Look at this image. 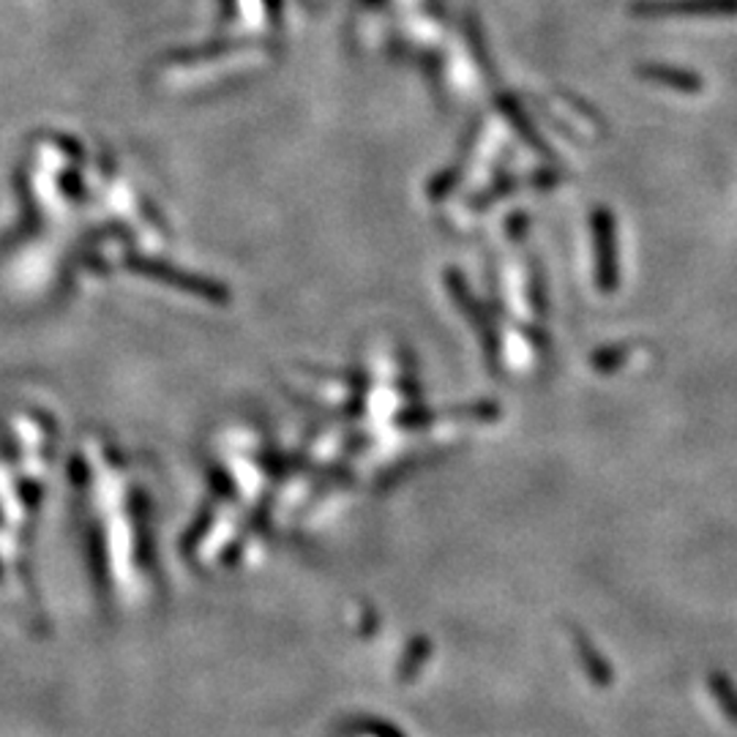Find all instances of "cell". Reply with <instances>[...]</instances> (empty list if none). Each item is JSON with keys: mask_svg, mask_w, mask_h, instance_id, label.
I'll use <instances>...</instances> for the list:
<instances>
[{"mask_svg": "<svg viewBox=\"0 0 737 737\" xmlns=\"http://www.w3.org/2000/svg\"><path fill=\"white\" fill-rule=\"evenodd\" d=\"M631 14L639 20H670V17H733L737 0H633Z\"/></svg>", "mask_w": 737, "mask_h": 737, "instance_id": "obj_1", "label": "cell"}, {"mask_svg": "<svg viewBox=\"0 0 737 737\" xmlns=\"http://www.w3.org/2000/svg\"><path fill=\"white\" fill-rule=\"evenodd\" d=\"M637 74L642 79H648V83H655L661 85V88L685 96H696L705 88V79H702L699 74L688 72V68L670 66V63H639Z\"/></svg>", "mask_w": 737, "mask_h": 737, "instance_id": "obj_2", "label": "cell"}, {"mask_svg": "<svg viewBox=\"0 0 737 737\" xmlns=\"http://www.w3.org/2000/svg\"><path fill=\"white\" fill-rule=\"evenodd\" d=\"M498 107L503 109L505 115H509V118H511V124H514L516 129H520V135L525 137V140L530 142V146L535 148V151H541V153H544V157H549V153H552V148L546 146V142L541 140L538 135H535L533 124H530V120L525 118V115H522V109L516 107V102L511 99V96H500V99H498Z\"/></svg>", "mask_w": 737, "mask_h": 737, "instance_id": "obj_3", "label": "cell"}]
</instances>
